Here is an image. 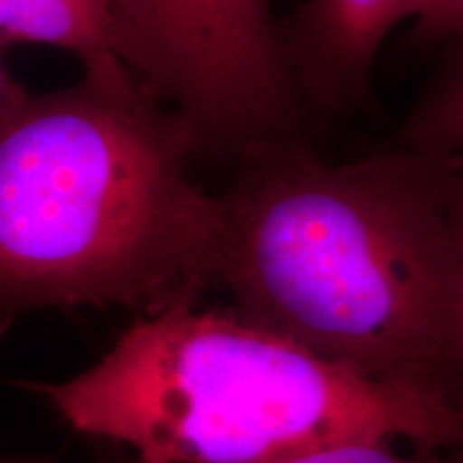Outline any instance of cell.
<instances>
[{
	"label": "cell",
	"instance_id": "4",
	"mask_svg": "<svg viewBox=\"0 0 463 463\" xmlns=\"http://www.w3.org/2000/svg\"><path fill=\"white\" fill-rule=\"evenodd\" d=\"M112 52L189 120L200 153L303 140L307 101L273 0H109Z\"/></svg>",
	"mask_w": 463,
	"mask_h": 463
},
{
	"label": "cell",
	"instance_id": "3",
	"mask_svg": "<svg viewBox=\"0 0 463 463\" xmlns=\"http://www.w3.org/2000/svg\"><path fill=\"white\" fill-rule=\"evenodd\" d=\"M22 386L129 463H277L367 439L463 449V397L328 361L198 297L137 316L84 372Z\"/></svg>",
	"mask_w": 463,
	"mask_h": 463
},
{
	"label": "cell",
	"instance_id": "7",
	"mask_svg": "<svg viewBox=\"0 0 463 463\" xmlns=\"http://www.w3.org/2000/svg\"><path fill=\"white\" fill-rule=\"evenodd\" d=\"M399 144L463 159V52H459L403 125Z\"/></svg>",
	"mask_w": 463,
	"mask_h": 463
},
{
	"label": "cell",
	"instance_id": "6",
	"mask_svg": "<svg viewBox=\"0 0 463 463\" xmlns=\"http://www.w3.org/2000/svg\"><path fill=\"white\" fill-rule=\"evenodd\" d=\"M9 43L56 45L82 62L114 54L109 0H0V48Z\"/></svg>",
	"mask_w": 463,
	"mask_h": 463
},
{
	"label": "cell",
	"instance_id": "9",
	"mask_svg": "<svg viewBox=\"0 0 463 463\" xmlns=\"http://www.w3.org/2000/svg\"><path fill=\"white\" fill-rule=\"evenodd\" d=\"M405 17H414L425 39H463V0H408Z\"/></svg>",
	"mask_w": 463,
	"mask_h": 463
},
{
	"label": "cell",
	"instance_id": "10",
	"mask_svg": "<svg viewBox=\"0 0 463 463\" xmlns=\"http://www.w3.org/2000/svg\"><path fill=\"white\" fill-rule=\"evenodd\" d=\"M26 95L28 92L11 78L3 62V56H0V125L5 123V118L14 112L17 103L24 99Z\"/></svg>",
	"mask_w": 463,
	"mask_h": 463
},
{
	"label": "cell",
	"instance_id": "2",
	"mask_svg": "<svg viewBox=\"0 0 463 463\" xmlns=\"http://www.w3.org/2000/svg\"><path fill=\"white\" fill-rule=\"evenodd\" d=\"M194 127L114 54L0 125V337L80 307L155 314L211 286L217 195Z\"/></svg>",
	"mask_w": 463,
	"mask_h": 463
},
{
	"label": "cell",
	"instance_id": "1",
	"mask_svg": "<svg viewBox=\"0 0 463 463\" xmlns=\"http://www.w3.org/2000/svg\"><path fill=\"white\" fill-rule=\"evenodd\" d=\"M461 165L405 146L339 165L305 140L249 148L217 195L211 286L328 361L463 397Z\"/></svg>",
	"mask_w": 463,
	"mask_h": 463
},
{
	"label": "cell",
	"instance_id": "8",
	"mask_svg": "<svg viewBox=\"0 0 463 463\" xmlns=\"http://www.w3.org/2000/svg\"><path fill=\"white\" fill-rule=\"evenodd\" d=\"M277 463H463V449H419L395 442H345Z\"/></svg>",
	"mask_w": 463,
	"mask_h": 463
},
{
	"label": "cell",
	"instance_id": "12",
	"mask_svg": "<svg viewBox=\"0 0 463 463\" xmlns=\"http://www.w3.org/2000/svg\"><path fill=\"white\" fill-rule=\"evenodd\" d=\"M0 463H56L54 459L42 455H24V453H5L0 450Z\"/></svg>",
	"mask_w": 463,
	"mask_h": 463
},
{
	"label": "cell",
	"instance_id": "5",
	"mask_svg": "<svg viewBox=\"0 0 463 463\" xmlns=\"http://www.w3.org/2000/svg\"><path fill=\"white\" fill-rule=\"evenodd\" d=\"M408 11V0H307L281 22L286 58L307 106L344 112L369 89L382 42Z\"/></svg>",
	"mask_w": 463,
	"mask_h": 463
},
{
	"label": "cell",
	"instance_id": "11",
	"mask_svg": "<svg viewBox=\"0 0 463 463\" xmlns=\"http://www.w3.org/2000/svg\"><path fill=\"white\" fill-rule=\"evenodd\" d=\"M457 239H459V256H461L459 298H457V339H459V354L463 363V165H461L459 187H457Z\"/></svg>",
	"mask_w": 463,
	"mask_h": 463
}]
</instances>
